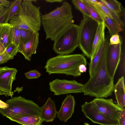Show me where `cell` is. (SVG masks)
Instances as JSON below:
<instances>
[{
  "label": "cell",
  "instance_id": "6da1fadb",
  "mask_svg": "<svg viewBox=\"0 0 125 125\" xmlns=\"http://www.w3.org/2000/svg\"><path fill=\"white\" fill-rule=\"evenodd\" d=\"M73 17L72 6L63 1L62 5L49 13L41 15V24L46 34V39L54 41L72 23Z\"/></svg>",
  "mask_w": 125,
  "mask_h": 125
},
{
  "label": "cell",
  "instance_id": "7a4b0ae2",
  "mask_svg": "<svg viewBox=\"0 0 125 125\" xmlns=\"http://www.w3.org/2000/svg\"><path fill=\"white\" fill-rule=\"evenodd\" d=\"M106 52L107 51L97 72L84 84L83 93L84 95L104 98L112 95L114 85V79L110 76L107 70Z\"/></svg>",
  "mask_w": 125,
  "mask_h": 125
},
{
  "label": "cell",
  "instance_id": "3957f363",
  "mask_svg": "<svg viewBox=\"0 0 125 125\" xmlns=\"http://www.w3.org/2000/svg\"><path fill=\"white\" fill-rule=\"evenodd\" d=\"M87 64L86 58L81 54L59 55L48 59L44 68L49 75L63 74L76 77L81 75L79 65Z\"/></svg>",
  "mask_w": 125,
  "mask_h": 125
},
{
  "label": "cell",
  "instance_id": "277c9868",
  "mask_svg": "<svg viewBox=\"0 0 125 125\" xmlns=\"http://www.w3.org/2000/svg\"><path fill=\"white\" fill-rule=\"evenodd\" d=\"M33 1L31 0H22L18 11L9 23L19 28L38 32L42 25L40 7L34 5Z\"/></svg>",
  "mask_w": 125,
  "mask_h": 125
},
{
  "label": "cell",
  "instance_id": "5b68a950",
  "mask_svg": "<svg viewBox=\"0 0 125 125\" xmlns=\"http://www.w3.org/2000/svg\"><path fill=\"white\" fill-rule=\"evenodd\" d=\"M6 103L8 107L5 109L0 108V113L7 118L15 116H40L41 107L33 101L21 96L12 97Z\"/></svg>",
  "mask_w": 125,
  "mask_h": 125
},
{
  "label": "cell",
  "instance_id": "8992f818",
  "mask_svg": "<svg viewBox=\"0 0 125 125\" xmlns=\"http://www.w3.org/2000/svg\"><path fill=\"white\" fill-rule=\"evenodd\" d=\"M79 26L72 23L54 41L52 49L59 55H68L78 46Z\"/></svg>",
  "mask_w": 125,
  "mask_h": 125
},
{
  "label": "cell",
  "instance_id": "52a82bcc",
  "mask_svg": "<svg viewBox=\"0 0 125 125\" xmlns=\"http://www.w3.org/2000/svg\"><path fill=\"white\" fill-rule=\"evenodd\" d=\"M98 23L90 17H83L79 27V46L84 55L91 59Z\"/></svg>",
  "mask_w": 125,
  "mask_h": 125
},
{
  "label": "cell",
  "instance_id": "ba28073f",
  "mask_svg": "<svg viewBox=\"0 0 125 125\" xmlns=\"http://www.w3.org/2000/svg\"><path fill=\"white\" fill-rule=\"evenodd\" d=\"M50 90L54 95L83 93L84 84L75 80L56 79L49 82Z\"/></svg>",
  "mask_w": 125,
  "mask_h": 125
},
{
  "label": "cell",
  "instance_id": "9c48e42d",
  "mask_svg": "<svg viewBox=\"0 0 125 125\" xmlns=\"http://www.w3.org/2000/svg\"><path fill=\"white\" fill-rule=\"evenodd\" d=\"M99 112L112 119L118 121L123 109L115 104L112 99L96 98L91 102Z\"/></svg>",
  "mask_w": 125,
  "mask_h": 125
},
{
  "label": "cell",
  "instance_id": "30bf717a",
  "mask_svg": "<svg viewBox=\"0 0 125 125\" xmlns=\"http://www.w3.org/2000/svg\"><path fill=\"white\" fill-rule=\"evenodd\" d=\"M85 116L93 122L101 125H119L118 121L111 118L99 112L91 102H85L81 106Z\"/></svg>",
  "mask_w": 125,
  "mask_h": 125
},
{
  "label": "cell",
  "instance_id": "8fae6325",
  "mask_svg": "<svg viewBox=\"0 0 125 125\" xmlns=\"http://www.w3.org/2000/svg\"><path fill=\"white\" fill-rule=\"evenodd\" d=\"M121 44V42L116 45L109 44L107 49L106 68L108 74L113 79L120 61Z\"/></svg>",
  "mask_w": 125,
  "mask_h": 125
},
{
  "label": "cell",
  "instance_id": "7c38bea8",
  "mask_svg": "<svg viewBox=\"0 0 125 125\" xmlns=\"http://www.w3.org/2000/svg\"><path fill=\"white\" fill-rule=\"evenodd\" d=\"M17 72L15 68L7 66L0 67V91L6 96L12 97L13 94L12 91V84L16 79Z\"/></svg>",
  "mask_w": 125,
  "mask_h": 125
},
{
  "label": "cell",
  "instance_id": "4fadbf2b",
  "mask_svg": "<svg viewBox=\"0 0 125 125\" xmlns=\"http://www.w3.org/2000/svg\"><path fill=\"white\" fill-rule=\"evenodd\" d=\"M75 102L74 97L67 95L63 101L61 108L57 112V117L61 121L66 122L71 118L74 112Z\"/></svg>",
  "mask_w": 125,
  "mask_h": 125
},
{
  "label": "cell",
  "instance_id": "5bb4252c",
  "mask_svg": "<svg viewBox=\"0 0 125 125\" xmlns=\"http://www.w3.org/2000/svg\"><path fill=\"white\" fill-rule=\"evenodd\" d=\"M109 42L108 37H106L99 47L89 64V73L90 77L96 73L100 66L103 58L107 50Z\"/></svg>",
  "mask_w": 125,
  "mask_h": 125
},
{
  "label": "cell",
  "instance_id": "9a60e30c",
  "mask_svg": "<svg viewBox=\"0 0 125 125\" xmlns=\"http://www.w3.org/2000/svg\"><path fill=\"white\" fill-rule=\"evenodd\" d=\"M39 36L38 32H34L28 42L18 47V52L21 53L26 59L30 61L32 55L36 53L39 43Z\"/></svg>",
  "mask_w": 125,
  "mask_h": 125
},
{
  "label": "cell",
  "instance_id": "2e32d148",
  "mask_svg": "<svg viewBox=\"0 0 125 125\" xmlns=\"http://www.w3.org/2000/svg\"><path fill=\"white\" fill-rule=\"evenodd\" d=\"M57 111L54 101L49 97L41 107L40 117L46 122H52L55 118Z\"/></svg>",
  "mask_w": 125,
  "mask_h": 125
},
{
  "label": "cell",
  "instance_id": "e0dca14e",
  "mask_svg": "<svg viewBox=\"0 0 125 125\" xmlns=\"http://www.w3.org/2000/svg\"><path fill=\"white\" fill-rule=\"evenodd\" d=\"M89 3L94 6L98 11L105 26L107 28L111 36L114 34H118L119 32L123 31L115 21L106 15L97 4Z\"/></svg>",
  "mask_w": 125,
  "mask_h": 125
},
{
  "label": "cell",
  "instance_id": "ac0fdd59",
  "mask_svg": "<svg viewBox=\"0 0 125 125\" xmlns=\"http://www.w3.org/2000/svg\"><path fill=\"white\" fill-rule=\"evenodd\" d=\"M12 25L9 23L0 24V53L3 52L11 42L10 37Z\"/></svg>",
  "mask_w": 125,
  "mask_h": 125
},
{
  "label": "cell",
  "instance_id": "d6986e66",
  "mask_svg": "<svg viewBox=\"0 0 125 125\" xmlns=\"http://www.w3.org/2000/svg\"><path fill=\"white\" fill-rule=\"evenodd\" d=\"M7 118L22 125H42L44 121L40 116L35 115L15 116Z\"/></svg>",
  "mask_w": 125,
  "mask_h": 125
},
{
  "label": "cell",
  "instance_id": "ffe728a7",
  "mask_svg": "<svg viewBox=\"0 0 125 125\" xmlns=\"http://www.w3.org/2000/svg\"><path fill=\"white\" fill-rule=\"evenodd\" d=\"M124 80V77H121L114 85V88L117 104L123 109L125 106Z\"/></svg>",
  "mask_w": 125,
  "mask_h": 125
},
{
  "label": "cell",
  "instance_id": "44dd1931",
  "mask_svg": "<svg viewBox=\"0 0 125 125\" xmlns=\"http://www.w3.org/2000/svg\"><path fill=\"white\" fill-rule=\"evenodd\" d=\"M104 22L98 23L96 34L93 42L92 52L90 60L94 57L99 47L105 40V29Z\"/></svg>",
  "mask_w": 125,
  "mask_h": 125
},
{
  "label": "cell",
  "instance_id": "7402d4cb",
  "mask_svg": "<svg viewBox=\"0 0 125 125\" xmlns=\"http://www.w3.org/2000/svg\"><path fill=\"white\" fill-rule=\"evenodd\" d=\"M102 4L120 18L122 12L121 3L115 0H100Z\"/></svg>",
  "mask_w": 125,
  "mask_h": 125
},
{
  "label": "cell",
  "instance_id": "603a6c76",
  "mask_svg": "<svg viewBox=\"0 0 125 125\" xmlns=\"http://www.w3.org/2000/svg\"><path fill=\"white\" fill-rule=\"evenodd\" d=\"M82 0L86 7L90 17L98 23L103 22L99 14L94 7L84 0Z\"/></svg>",
  "mask_w": 125,
  "mask_h": 125
},
{
  "label": "cell",
  "instance_id": "cb8c5ba5",
  "mask_svg": "<svg viewBox=\"0 0 125 125\" xmlns=\"http://www.w3.org/2000/svg\"><path fill=\"white\" fill-rule=\"evenodd\" d=\"M97 4L102 10L106 15L111 18L114 20L119 26L123 30L124 24L123 22L121 20L120 18L119 17L113 12L108 9L103 5L101 2L100 3Z\"/></svg>",
  "mask_w": 125,
  "mask_h": 125
},
{
  "label": "cell",
  "instance_id": "d4e9b609",
  "mask_svg": "<svg viewBox=\"0 0 125 125\" xmlns=\"http://www.w3.org/2000/svg\"><path fill=\"white\" fill-rule=\"evenodd\" d=\"M22 0H16L10 3L8 14L5 23H7L17 13L22 2Z\"/></svg>",
  "mask_w": 125,
  "mask_h": 125
},
{
  "label": "cell",
  "instance_id": "484cf974",
  "mask_svg": "<svg viewBox=\"0 0 125 125\" xmlns=\"http://www.w3.org/2000/svg\"><path fill=\"white\" fill-rule=\"evenodd\" d=\"M34 32L28 30L20 28L19 33L21 41L20 45L25 44L28 42Z\"/></svg>",
  "mask_w": 125,
  "mask_h": 125
},
{
  "label": "cell",
  "instance_id": "4316f807",
  "mask_svg": "<svg viewBox=\"0 0 125 125\" xmlns=\"http://www.w3.org/2000/svg\"><path fill=\"white\" fill-rule=\"evenodd\" d=\"M19 29L18 27L12 26L10 37L11 42L14 44L18 48L21 44Z\"/></svg>",
  "mask_w": 125,
  "mask_h": 125
},
{
  "label": "cell",
  "instance_id": "83f0119b",
  "mask_svg": "<svg viewBox=\"0 0 125 125\" xmlns=\"http://www.w3.org/2000/svg\"><path fill=\"white\" fill-rule=\"evenodd\" d=\"M72 2L75 8L82 13L83 17H90L87 8L82 0H73Z\"/></svg>",
  "mask_w": 125,
  "mask_h": 125
},
{
  "label": "cell",
  "instance_id": "f1b7e54d",
  "mask_svg": "<svg viewBox=\"0 0 125 125\" xmlns=\"http://www.w3.org/2000/svg\"><path fill=\"white\" fill-rule=\"evenodd\" d=\"M5 51L9 55L14 58L18 52V47L14 44L11 42Z\"/></svg>",
  "mask_w": 125,
  "mask_h": 125
},
{
  "label": "cell",
  "instance_id": "f546056e",
  "mask_svg": "<svg viewBox=\"0 0 125 125\" xmlns=\"http://www.w3.org/2000/svg\"><path fill=\"white\" fill-rule=\"evenodd\" d=\"M26 78L28 79L38 78L41 74L36 69L30 71L25 73Z\"/></svg>",
  "mask_w": 125,
  "mask_h": 125
},
{
  "label": "cell",
  "instance_id": "4dcf8cb0",
  "mask_svg": "<svg viewBox=\"0 0 125 125\" xmlns=\"http://www.w3.org/2000/svg\"><path fill=\"white\" fill-rule=\"evenodd\" d=\"M14 58L9 55L4 51L0 53V64H3L7 62L9 60Z\"/></svg>",
  "mask_w": 125,
  "mask_h": 125
},
{
  "label": "cell",
  "instance_id": "1f68e13d",
  "mask_svg": "<svg viewBox=\"0 0 125 125\" xmlns=\"http://www.w3.org/2000/svg\"><path fill=\"white\" fill-rule=\"evenodd\" d=\"M121 42L118 34H114L111 36L109 39V44L110 45L117 44Z\"/></svg>",
  "mask_w": 125,
  "mask_h": 125
},
{
  "label": "cell",
  "instance_id": "d6a6232c",
  "mask_svg": "<svg viewBox=\"0 0 125 125\" xmlns=\"http://www.w3.org/2000/svg\"><path fill=\"white\" fill-rule=\"evenodd\" d=\"M119 125H125V109L122 110L118 120Z\"/></svg>",
  "mask_w": 125,
  "mask_h": 125
},
{
  "label": "cell",
  "instance_id": "836d02e7",
  "mask_svg": "<svg viewBox=\"0 0 125 125\" xmlns=\"http://www.w3.org/2000/svg\"><path fill=\"white\" fill-rule=\"evenodd\" d=\"M9 11V8H6L3 13L0 16V24L5 23Z\"/></svg>",
  "mask_w": 125,
  "mask_h": 125
},
{
  "label": "cell",
  "instance_id": "e575fe53",
  "mask_svg": "<svg viewBox=\"0 0 125 125\" xmlns=\"http://www.w3.org/2000/svg\"><path fill=\"white\" fill-rule=\"evenodd\" d=\"M10 2L6 0H0V6L5 7L7 8H9Z\"/></svg>",
  "mask_w": 125,
  "mask_h": 125
},
{
  "label": "cell",
  "instance_id": "d590c367",
  "mask_svg": "<svg viewBox=\"0 0 125 125\" xmlns=\"http://www.w3.org/2000/svg\"><path fill=\"white\" fill-rule=\"evenodd\" d=\"M86 65L83 64H81L79 67V71L81 73L85 72L87 70V68Z\"/></svg>",
  "mask_w": 125,
  "mask_h": 125
},
{
  "label": "cell",
  "instance_id": "8d00e7d4",
  "mask_svg": "<svg viewBox=\"0 0 125 125\" xmlns=\"http://www.w3.org/2000/svg\"><path fill=\"white\" fill-rule=\"evenodd\" d=\"M8 107V105L6 103L0 99V108L5 109L7 108Z\"/></svg>",
  "mask_w": 125,
  "mask_h": 125
},
{
  "label": "cell",
  "instance_id": "74e56055",
  "mask_svg": "<svg viewBox=\"0 0 125 125\" xmlns=\"http://www.w3.org/2000/svg\"><path fill=\"white\" fill-rule=\"evenodd\" d=\"M45 1L47 2L53 3L54 2H58L61 3L63 2L64 0H45Z\"/></svg>",
  "mask_w": 125,
  "mask_h": 125
},
{
  "label": "cell",
  "instance_id": "f35d334b",
  "mask_svg": "<svg viewBox=\"0 0 125 125\" xmlns=\"http://www.w3.org/2000/svg\"><path fill=\"white\" fill-rule=\"evenodd\" d=\"M85 1L90 3L98 4L100 3V0H84Z\"/></svg>",
  "mask_w": 125,
  "mask_h": 125
},
{
  "label": "cell",
  "instance_id": "ab89813d",
  "mask_svg": "<svg viewBox=\"0 0 125 125\" xmlns=\"http://www.w3.org/2000/svg\"><path fill=\"white\" fill-rule=\"evenodd\" d=\"M6 8L3 6L0 8V16L4 11Z\"/></svg>",
  "mask_w": 125,
  "mask_h": 125
},
{
  "label": "cell",
  "instance_id": "60d3db41",
  "mask_svg": "<svg viewBox=\"0 0 125 125\" xmlns=\"http://www.w3.org/2000/svg\"><path fill=\"white\" fill-rule=\"evenodd\" d=\"M0 95H4V94L3 92L0 91Z\"/></svg>",
  "mask_w": 125,
  "mask_h": 125
},
{
  "label": "cell",
  "instance_id": "b9f144b4",
  "mask_svg": "<svg viewBox=\"0 0 125 125\" xmlns=\"http://www.w3.org/2000/svg\"><path fill=\"white\" fill-rule=\"evenodd\" d=\"M83 125H90L88 123H85Z\"/></svg>",
  "mask_w": 125,
  "mask_h": 125
},
{
  "label": "cell",
  "instance_id": "7bdbcfd3",
  "mask_svg": "<svg viewBox=\"0 0 125 125\" xmlns=\"http://www.w3.org/2000/svg\"><path fill=\"white\" fill-rule=\"evenodd\" d=\"M2 6H0V8L2 7Z\"/></svg>",
  "mask_w": 125,
  "mask_h": 125
},
{
  "label": "cell",
  "instance_id": "ee69618b",
  "mask_svg": "<svg viewBox=\"0 0 125 125\" xmlns=\"http://www.w3.org/2000/svg\"></svg>",
  "mask_w": 125,
  "mask_h": 125
}]
</instances>
